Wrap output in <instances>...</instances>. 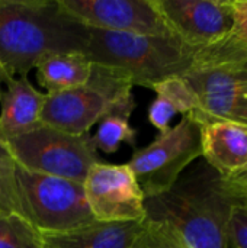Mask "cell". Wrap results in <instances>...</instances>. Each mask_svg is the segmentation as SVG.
<instances>
[{
  "instance_id": "obj_13",
  "label": "cell",
  "mask_w": 247,
  "mask_h": 248,
  "mask_svg": "<svg viewBox=\"0 0 247 248\" xmlns=\"http://www.w3.org/2000/svg\"><path fill=\"white\" fill-rule=\"evenodd\" d=\"M6 90L0 96V141L19 137L41 122V113L47 99V93L36 90L26 76L6 77L3 80Z\"/></svg>"
},
{
  "instance_id": "obj_27",
  "label": "cell",
  "mask_w": 247,
  "mask_h": 248,
  "mask_svg": "<svg viewBox=\"0 0 247 248\" xmlns=\"http://www.w3.org/2000/svg\"><path fill=\"white\" fill-rule=\"evenodd\" d=\"M0 73H1V70H0Z\"/></svg>"
},
{
  "instance_id": "obj_20",
  "label": "cell",
  "mask_w": 247,
  "mask_h": 248,
  "mask_svg": "<svg viewBox=\"0 0 247 248\" xmlns=\"http://www.w3.org/2000/svg\"><path fill=\"white\" fill-rule=\"evenodd\" d=\"M131 248H191L183 238L169 225L153 221H143Z\"/></svg>"
},
{
  "instance_id": "obj_11",
  "label": "cell",
  "mask_w": 247,
  "mask_h": 248,
  "mask_svg": "<svg viewBox=\"0 0 247 248\" xmlns=\"http://www.w3.org/2000/svg\"><path fill=\"white\" fill-rule=\"evenodd\" d=\"M172 33L191 46L215 44L234 32V0H154Z\"/></svg>"
},
{
  "instance_id": "obj_19",
  "label": "cell",
  "mask_w": 247,
  "mask_h": 248,
  "mask_svg": "<svg viewBox=\"0 0 247 248\" xmlns=\"http://www.w3.org/2000/svg\"><path fill=\"white\" fill-rule=\"evenodd\" d=\"M0 248H42L41 234L28 221L0 212Z\"/></svg>"
},
{
  "instance_id": "obj_9",
  "label": "cell",
  "mask_w": 247,
  "mask_h": 248,
  "mask_svg": "<svg viewBox=\"0 0 247 248\" xmlns=\"http://www.w3.org/2000/svg\"><path fill=\"white\" fill-rule=\"evenodd\" d=\"M92 215L99 222H143L144 195L128 164H95L83 183Z\"/></svg>"
},
{
  "instance_id": "obj_24",
  "label": "cell",
  "mask_w": 247,
  "mask_h": 248,
  "mask_svg": "<svg viewBox=\"0 0 247 248\" xmlns=\"http://www.w3.org/2000/svg\"><path fill=\"white\" fill-rule=\"evenodd\" d=\"M233 121L240 122V124H243V125H247V94L246 97L243 99V102L240 103V106H239V109H237V112H236Z\"/></svg>"
},
{
  "instance_id": "obj_4",
  "label": "cell",
  "mask_w": 247,
  "mask_h": 248,
  "mask_svg": "<svg viewBox=\"0 0 247 248\" xmlns=\"http://www.w3.org/2000/svg\"><path fill=\"white\" fill-rule=\"evenodd\" d=\"M198 99L189 113L202 126L217 121H233L247 94V42L236 32L199 46L195 62L182 76Z\"/></svg>"
},
{
  "instance_id": "obj_3",
  "label": "cell",
  "mask_w": 247,
  "mask_h": 248,
  "mask_svg": "<svg viewBox=\"0 0 247 248\" xmlns=\"http://www.w3.org/2000/svg\"><path fill=\"white\" fill-rule=\"evenodd\" d=\"M199 46H191L176 36H153L111 32L89 28L84 55L92 64L114 70L134 86L153 87L157 83L185 76L195 62Z\"/></svg>"
},
{
  "instance_id": "obj_18",
  "label": "cell",
  "mask_w": 247,
  "mask_h": 248,
  "mask_svg": "<svg viewBox=\"0 0 247 248\" xmlns=\"http://www.w3.org/2000/svg\"><path fill=\"white\" fill-rule=\"evenodd\" d=\"M0 212L28 221L15 177V160L0 141ZM29 222V221H28ZM31 224V222H29Z\"/></svg>"
},
{
  "instance_id": "obj_23",
  "label": "cell",
  "mask_w": 247,
  "mask_h": 248,
  "mask_svg": "<svg viewBox=\"0 0 247 248\" xmlns=\"http://www.w3.org/2000/svg\"><path fill=\"white\" fill-rule=\"evenodd\" d=\"M231 183V187L242 196L247 199V177H240V179H236V180H230Z\"/></svg>"
},
{
  "instance_id": "obj_16",
  "label": "cell",
  "mask_w": 247,
  "mask_h": 248,
  "mask_svg": "<svg viewBox=\"0 0 247 248\" xmlns=\"http://www.w3.org/2000/svg\"><path fill=\"white\" fill-rule=\"evenodd\" d=\"M156 99L148 108V121L159 129L167 131L175 115H189L198 109V99L183 77H172L151 87Z\"/></svg>"
},
{
  "instance_id": "obj_7",
  "label": "cell",
  "mask_w": 247,
  "mask_h": 248,
  "mask_svg": "<svg viewBox=\"0 0 247 248\" xmlns=\"http://www.w3.org/2000/svg\"><path fill=\"white\" fill-rule=\"evenodd\" d=\"M131 90L127 77L93 64L86 84L47 94L39 122L68 134H87L116 102L132 94Z\"/></svg>"
},
{
  "instance_id": "obj_14",
  "label": "cell",
  "mask_w": 247,
  "mask_h": 248,
  "mask_svg": "<svg viewBox=\"0 0 247 248\" xmlns=\"http://www.w3.org/2000/svg\"><path fill=\"white\" fill-rule=\"evenodd\" d=\"M143 222H99L64 234H41L42 248H131Z\"/></svg>"
},
{
  "instance_id": "obj_25",
  "label": "cell",
  "mask_w": 247,
  "mask_h": 248,
  "mask_svg": "<svg viewBox=\"0 0 247 248\" xmlns=\"http://www.w3.org/2000/svg\"><path fill=\"white\" fill-rule=\"evenodd\" d=\"M240 1H242L243 7H245V9H246V10H247V0H240Z\"/></svg>"
},
{
  "instance_id": "obj_17",
  "label": "cell",
  "mask_w": 247,
  "mask_h": 248,
  "mask_svg": "<svg viewBox=\"0 0 247 248\" xmlns=\"http://www.w3.org/2000/svg\"><path fill=\"white\" fill-rule=\"evenodd\" d=\"M135 109L134 96L130 94L116 102L99 121V128L93 135L98 150L112 154L116 153L121 144L135 147L137 131L130 125V116Z\"/></svg>"
},
{
  "instance_id": "obj_2",
  "label": "cell",
  "mask_w": 247,
  "mask_h": 248,
  "mask_svg": "<svg viewBox=\"0 0 247 248\" xmlns=\"http://www.w3.org/2000/svg\"><path fill=\"white\" fill-rule=\"evenodd\" d=\"M89 26L58 0H0V80L26 76L44 58L84 54Z\"/></svg>"
},
{
  "instance_id": "obj_26",
  "label": "cell",
  "mask_w": 247,
  "mask_h": 248,
  "mask_svg": "<svg viewBox=\"0 0 247 248\" xmlns=\"http://www.w3.org/2000/svg\"><path fill=\"white\" fill-rule=\"evenodd\" d=\"M242 177H247V173H246V174H245V176H242ZM239 179H240V177H239Z\"/></svg>"
},
{
  "instance_id": "obj_6",
  "label": "cell",
  "mask_w": 247,
  "mask_h": 248,
  "mask_svg": "<svg viewBox=\"0 0 247 248\" xmlns=\"http://www.w3.org/2000/svg\"><path fill=\"white\" fill-rule=\"evenodd\" d=\"M15 177L28 221L39 234H64L96 221L82 183L33 173L16 163Z\"/></svg>"
},
{
  "instance_id": "obj_22",
  "label": "cell",
  "mask_w": 247,
  "mask_h": 248,
  "mask_svg": "<svg viewBox=\"0 0 247 248\" xmlns=\"http://www.w3.org/2000/svg\"><path fill=\"white\" fill-rule=\"evenodd\" d=\"M234 10H236L234 32L247 42V10L243 7L240 0H234Z\"/></svg>"
},
{
  "instance_id": "obj_8",
  "label": "cell",
  "mask_w": 247,
  "mask_h": 248,
  "mask_svg": "<svg viewBox=\"0 0 247 248\" xmlns=\"http://www.w3.org/2000/svg\"><path fill=\"white\" fill-rule=\"evenodd\" d=\"M202 157V125L191 115L160 132L147 147L137 150L127 163L144 198L170 189L185 169Z\"/></svg>"
},
{
  "instance_id": "obj_21",
  "label": "cell",
  "mask_w": 247,
  "mask_h": 248,
  "mask_svg": "<svg viewBox=\"0 0 247 248\" xmlns=\"http://www.w3.org/2000/svg\"><path fill=\"white\" fill-rule=\"evenodd\" d=\"M227 240L231 248H247V199L245 198L233 208Z\"/></svg>"
},
{
  "instance_id": "obj_1",
  "label": "cell",
  "mask_w": 247,
  "mask_h": 248,
  "mask_svg": "<svg viewBox=\"0 0 247 248\" xmlns=\"http://www.w3.org/2000/svg\"><path fill=\"white\" fill-rule=\"evenodd\" d=\"M243 198L208 163L182 173L166 192L144 198L146 219L175 230L191 248H227L233 208Z\"/></svg>"
},
{
  "instance_id": "obj_15",
  "label": "cell",
  "mask_w": 247,
  "mask_h": 248,
  "mask_svg": "<svg viewBox=\"0 0 247 248\" xmlns=\"http://www.w3.org/2000/svg\"><path fill=\"white\" fill-rule=\"evenodd\" d=\"M92 67L93 64L84 54L71 52L47 57L35 68L38 83L47 90V94H52L86 84Z\"/></svg>"
},
{
  "instance_id": "obj_5",
  "label": "cell",
  "mask_w": 247,
  "mask_h": 248,
  "mask_svg": "<svg viewBox=\"0 0 247 248\" xmlns=\"http://www.w3.org/2000/svg\"><path fill=\"white\" fill-rule=\"evenodd\" d=\"M12 158L23 169L84 183L89 170L102 163L93 137L68 134L39 124L36 128L3 141Z\"/></svg>"
},
{
  "instance_id": "obj_12",
  "label": "cell",
  "mask_w": 247,
  "mask_h": 248,
  "mask_svg": "<svg viewBox=\"0 0 247 248\" xmlns=\"http://www.w3.org/2000/svg\"><path fill=\"white\" fill-rule=\"evenodd\" d=\"M202 157L224 179L236 180L247 173V125L217 121L202 126Z\"/></svg>"
},
{
  "instance_id": "obj_10",
  "label": "cell",
  "mask_w": 247,
  "mask_h": 248,
  "mask_svg": "<svg viewBox=\"0 0 247 248\" xmlns=\"http://www.w3.org/2000/svg\"><path fill=\"white\" fill-rule=\"evenodd\" d=\"M76 20L111 32L175 36L154 0H58Z\"/></svg>"
}]
</instances>
